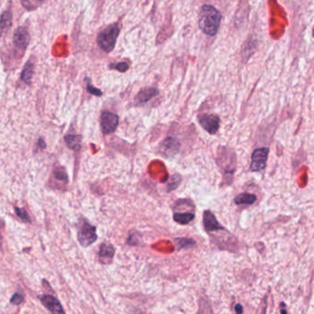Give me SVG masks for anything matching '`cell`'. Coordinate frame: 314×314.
<instances>
[{"mask_svg":"<svg viewBox=\"0 0 314 314\" xmlns=\"http://www.w3.org/2000/svg\"><path fill=\"white\" fill-rule=\"evenodd\" d=\"M12 25V14L9 10L3 12L0 16V31H7Z\"/></svg>","mask_w":314,"mask_h":314,"instance_id":"obj_19","label":"cell"},{"mask_svg":"<svg viewBox=\"0 0 314 314\" xmlns=\"http://www.w3.org/2000/svg\"><path fill=\"white\" fill-rule=\"evenodd\" d=\"M65 141L67 143V146L72 150L77 151L81 148L82 137L79 135H68L65 137Z\"/></svg>","mask_w":314,"mask_h":314,"instance_id":"obj_17","label":"cell"},{"mask_svg":"<svg viewBox=\"0 0 314 314\" xmlns=\"http://www.w3.org/2000/svg\"><path fill=\"white\" fill-rule=\"evenodd\" d=\"M141 237L142 235L136 231V230H131L129 232V236L126 240V244L130 246H138L139 245V242L141 241Z\"/></svg>","mask_w":314,"mask_h":314,"instance_id":"obj_21","label":"cell"},{"mask_svg":"<svg viewBox=\"0 0 314 314\" xmlns=\"http://www.w3.org/2000/svg\"><path fill=\"white\" fill-rule=\"evenodd\" d=\"M203 225L207 234H212L213 232L217 231L227 230V229L222 226V224L217 220L214 213L209 209L205 210L203 213Z\"/></svg>","mask_w":314,"mask_h":314,"instance_id":"obj_7","label":"cell"},{"mask_svg":"<svg viewBox=\"0 0 314 314\" xmlns=\"http://www.w3.org/2000/svg\"><path fill=\"white\" fill-rule=\"evenodd\" d=\"M221 15L219 11L210 5H205L201 8L199 18L200 29L207 35H215L219 28Z\"/></svg>","mask_w":314,"mask_h":314,"instance_id":"obj_2","label":"cell"},{"mask_svg":"<svg viewBox=\"0 0 314 314\" xmlns=\"http://www.w3.org/2000/svg\"><path fill=\"white\" fill-rule=\"evenodd\" d=\"M31 36L25 27H19L13 34V44L17 49L24 51L30 44Z\"/></svg>","mask_w":314,"mask_h":314,"instance_id":"obj_10","label":"cell"},{"mask_svg":"<svg viewBox=\"0 0 314 314\" xmlns=\"http://www.w3.org/2000/svg\"><path fill=\"white\" fill-rule=\"evenodd\" d=\"M15 212L17 216L26 223H31V218L29 217V214L27 213V211L24 208H21V207H15Z\"/></svg>","mask_w":314,"mask_h":314,"instance_id":"obj_23","label":"cell"},{"mask_svg":"<svg viewBox=\"0 0 314 314\" xmlns=\"http://www.w3.org/2000/svg\"><path fill=\"white\" fill-rule=\"evenodd\" d=\"M158 94H159V92H158L156 89H154V88H146V89H143V90L140 91L138 95H137L135 102H136V104H138V105L144 104V103H146L147 101L151 100L155 96H157Z\"/></svg>","mask_w":314,"mask_h":314,"instance_id":"obj_13","label":"cell"},{"mask_svg":"<svg viewBox=\"0 0 314 314\" xmlns=\"http://www.w3.org/2000/svg\"><path fill=\"white\" fill-rule=\"evenodd\" d=\"M39 299L41 300L42 304L46 307L48 311H50L53 314H65V311L63 310L61 303L59 300L54 298L51 295H43L39 296Z\"/></svg>","mask_w":314,"mask_h":314,"instance_id":"obj_11","label":"cell"},{"mask_svg":"<svg viewBox=\"0 0 314 314\" xmlns=\"http://www.w3.org/2000/svg\"><path fill=\"white\" fill-rule=\"evenodd\" d=\"M119 124V117L118 115L110 113L103 112L100 115V127L104 135H110L114 133Z\"/></svg>","mask_w":314,"mask_h":314,"instance_id":"obj_9","label":"cell"},{"mask_svg":"<svg viewBox=\"0 0 314 314\" xmlns=\"http://www.w3.org/2000/svg\"><path fill=\"white\" fill-rule=\"evenodd\" d=\"M54 177L59 181H63L65 183H67L69 181V176H68V174L66 172V169L63 167L54 169Z\"/></svg>","mask_w":314,"mask_h":314,"instance_id":"obj_22","label":"cell"},{"mask_svg":"<svg viewBox=\"0 0 314 314\" xmlns=\"http://www.w3.org/2000/svg\"><path fill=\"white\" fill-rule=\"evenodd\" d=\"M37 144H38L39 146H40L41 148H46V142L44 141L43 138H40V139H39Z\"/></svg>","mask_w":314,"mask_h":314,"instance_id":"obj_28","label":"cell"},{"mask_svg":"<svg viewBox=\"0 0 314 314\" xmlns=\"http://www.w3.org/2000/svg\"><path fill=\"white\" fill-rule=\"evenodd\" d=\"M181 150V142L173 137L164 138L159 146V154L163 158L171 160Z\"/></svg>","mask_w":314,"mask_h":314,"instance_id":"obj_6","label":"cell"},{"mask_svg":"<svg viewBox=\"0 0 314 314\" xmlns=\"http://www.w3.org/2000/svg\"><path fill=\"white\" fill-rule=\"evenodd\" d=\"M172 218L175 222L180 225H188L195 218V214L193 212H174L172 215Z\"/></svg>","mask_w":314,"mask_h":314,"instance_id":"obj_15","label":"cell"},{"mask_svg":"<svg viewBox=\"0 0 314 314\" xmlns=\"http://www.w3.org/2000/svg\"><path fill=\"white\" fill-rule=\"evenodd\" d=\"M110 69H116L120 72H125L127 69H128V65L126 63H119V64H116V65H111L110 66Z\"/></svg>","mask_w":314,"mask_h":314,"instance_id":"obj_26","label":"cell"},{"mask_svg":"<svg viewBox=\"0 0 314 314\" xmlns=\"http://www.w3.org/2000/svg\"><path fill=\"white\" fill-rule=\"evenodd\" d=\"M257 201V196L250 193H242L236 195L234 203L237 206H252Z\"/></svg>","mask_w":314,"mask_h":314,"instance_id":"obj_14","label":"cell"},{"mask_svg":"<svg viewBox=\"0 0 314 314\" xmlns=\"http://www.w3.org/2000/svg\"><path fill=\"white\" fill-rule=\"evenodd\" d=\"M87 91L90 92L91 94H92V95H94V96H98V97L102 96V94H103L100 90L97 89V88H95V87H93L90 81H89V82H87Z\"/></svg>","mask_w":314,"mask_h":314,"instance_id":"obj_24","label":"cell"},{"mask_svg":"<svg viewBox=\"0 0 314 314\" xmlns=\"http://www.w3.org/2000/svg\"><path fill=\"white\" fill-rule=\"evenodd\" d=\"M24 300V296L21 293H15L12 298L10 299V303L14 305H20L22 304Z\"/></svg>","mask_w":314,"mask_h":314,"instance_id":"obj_25","label":"cell"},{"mask_svg":"<svg viewBox=\"0 0 314 314\" xmlns=\"http://www.w3.org/2000/svg\"><path fill=\"white\" fill-rule=\"evenodd\" d=\"M234 310H235V313L238 314H242L243 313V307L241 304H236L234 307Z\"/></svg>","mask_w":314,"mask_h":314,"instance_id":"obj_27","label":"cell"},{"mask_svg":"<svg viewBox=\"0 0 314 314\" xmlns=\"http://www.w3.org/2000/svg\"><path fill=\"white\" fill-rule=\"evenodd\" d=\"M174 242L176 244L178 251L193 248L196 246L195 241L193 239H189V238H175Z\"/></svg>","mask_w":314,"mask_h":314,"instance_id":"obj_18","label":"cell"},{"mask_svg":"<svg viewBox=\"0 0 314 314\" xmlns=\"http://www.w3.org/2000/svg\"><path fill=\"white\" fill-rule=\"evenodd\" d=\"M119 32H120V27L118 23H115L108 26L106 29H104L99 33L97 37L98 46H100V48L106 53L112 52L115 48Z\"/></svg>","mask_w":314,"mask_h":314,"instance_id":"obj_3","label":"cell"},{"mask_svg":"<svg viewBox=\"0 0 314 314\" xmlns=\"http://www.w3.org/2000/svg\"><path fill=\"white\" fill-rule=\"evenodd\" d=\"M198 122L204 130L209 135H216L220 127V119L216 115H202L198 117Z\"/></svg>","mask_w":314,"mask_h":314,"instance_id":"obj_8","label":"cell"},{"mask_svg":"<svg viewBox=\"0 0 314 314\" xmlns=\"http://www.w3.org/2000/svg\"><path fill=\"white\" fill-rule=\"evenodd\" d=\"M96 230L95 226H92L85 218H80L77 224V238L80 245L88 247L94 243L98 239Z\"/></svg>","mask_w":314,"mask_h":314,"instance_id":"obj_4","label":"cell"},{"mask_svg":"<svg viewBox=\"0 0 314 314\" xmlns=\"http://www.w3.org/2000/svg\"><path fill=\"white\" fill-rule=\"evenodd\" d=\"M115 249L114 246L109 242H104L100 245L99 252V259L101 264H111L115 257Z\"/></svg>","mask_w":314,"mask_h":314,"instance_id":"obj_12","label":"cell"},{"mask_svg":"<svg viewBox=\"0 0 314 314\" xmlns=\"http://www.w3.org/2000/svg\"><path fill=\"white\" fill-rule=\"evenodd\" d=\"M1 240H2V236H1V234H0V242H1Z\"/></svg>","mask_w":314,"mask_h":314,"instance_id":"obj_30","label":"cell"},{"mask_svg":"<svg viewBox=\"0 0 314 314\" xmlns=\"http://www.w3.org/2000/svg\"><path fill=\"white\" fill-rule=\"evenodd\" d=\"M181 183H182V176L179 173H175L170 177V180L166 186V190L168 193L174 191L180 186Z\"/></svg>","mask_w":314,"mask_h":314,"instance_id":"obj_20","label":"cell"},{"mask_svg":"<svg viewBox=\"0 0 314 314\" xmlns=\"http://www.w3.org/2000/svg\"><path fill=\"white\" fill-rule=\"evenodd\" d=\"M33 74H34V63L30 59L25 64V66L23 68L21 78L25 84L31 85Z\"/></svg>","mask_w":314,"mask_h":314,"instance_id":"obj_16","label":"cell"},{"mask_svg":"<svg viewBox=\"0 0 314 314\" xmlns=\"http://www.w3.org/2000/svg\"><path fill=\"white\" fill-rule=\"evenodd\" d=\"M217 163L222 171L223 182L226 181V185H230L233 182L237 166V156L235 151L228 146H219L217 148Z\"/></svg>","mask_w":314,"mask_h":314,"instance_id":"obj_1","label":"cell"},{"mask_svg":"<svg viewBox=\"0 0 314 314\" xmlns=\"http://www.w3.org/2000/svg\"><path fill=\"white\" fill-rule=\"evenodd\" d=\"M36 1H39V2H43L44 0H36Z\"/></svg>","mask_w":314,"mask_h":314,"instance_id":"obj_29","label":"cell"},{"mask_svg":"<svg viewBox=\"0 0 314 314\" xmlns=\"http://www.w3.org/2000/svg\"><path fill=\"white\" fill-rule=\"evenodd\" d=\"M270 148L268 146H263L254 149L252 158H251V165L250 171L252 172H261L266 168L267 160H268Z\"/></svg>","mask_w":314,"mask_h":314,"instance_id":"obj_5","label":"cell"}]
</instances>
